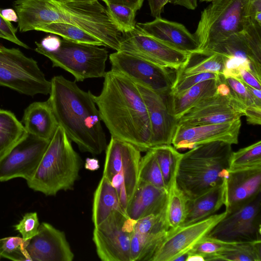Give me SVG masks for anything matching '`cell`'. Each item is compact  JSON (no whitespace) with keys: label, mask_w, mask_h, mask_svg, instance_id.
I'll return each mask as SVG.
<instances>
[{"label":"cell","mask_w":261,"mask_h":261,"mask_svg":"<svg viewBox=\"0 0 261 261\" xmlns=\"http://www.w3.org/2000/svg\"><path fill=\"white\" fill-rule=\"evenodd\" d=\"M102 90L93 95L101 121L111 137L128 142L141 152L151 148V127L146 106L136 83L110 70Z\"/></svg>","instance_id":"obj_1"},{"label":"cell","mask_w":261,"mask_h":261,"mask_svg":"<svg viewBox=\"0 0 261 261\" xmlns=\"http://www.w3.org/2000/svg\"><path fill=\"white\" fill-rule=\"evenodd\" d=\"M14 10L20 32L37 31L54 22L75 25L93 35L104 46L119 50L122 33L111 19L106 7L98 1L61 2L55 0H16Z\"/></svg>","instance_id":"obj_2"},{"label":"cell","mask_w":261,"mask_h":261,"mask_svg":"<svg viewBox=\"0 0 261 261\" xmlns=\"http://www.w3.org/2000/svg\"><path fill=\"white\" fill-rule=\"evenodd\" d=\"M50 83L47 100L68 138L83 152L97 155L105 151L107 139L93 94L62 75L54 76Z\"/></svg>","instance_id":"obj_3"},{"label":"cell","mask_w":261,"mask_h":261,"mask_svg":"<svg viewBox=\"0 0 261 261\" xmlns=\"http://www.w3.org/2000/svg\"><path fill=\"white\" fill-rule=\"evenodd\" d=\"M231 145L214 141L198 145L181 154L175 181L188 199L225 181L232 152Z\"/></svg>","instance_id":"obj_4"},{"label":"cell","mask_w":261,"mask_h":261,"mask_svg":"<svg viewBox=\"0 0 261 261\" xmlns=\"http://www.w3.org/2000/svg\"><path fill=\"white\" fill-rule=\"evenodd\" d=\"M82 160L70 140L59 125L43 155L28 187L46 196L71 190L79 177Z\"/></svg>","instance_id":"obj_5"},{"label":"cell","mask_w":261,"mask_h":261,"mask_svg":"<svg viewBox=\"0 0 261 261\" xmlns=\"http://www.w3.org/2000/svg\"><path fill=\"white\" fill-rule=\"evenodd\" d=\"M248 0H213L201 13L193 34L200 54L230 36L241 32L246 21Z\"/></svg>","instance_id":"obj_6"},{"label":"cell","mask_w":261,"mask_h":261,"mask_svg":"<svg viewBox=\"0 0 261 261\" xmlns=\"http://www.w3.org/2000/svg\"><path fill=\"white\" fill-rule=\"evenodd\" d=\"M35 50L48 58L53 67H60L70 73L75 82L87 79L104 77L108 51L100 46L77 43L61 39L59 48L55 51L45 50L35 42Z\"/></svg>","instance_id":"obj_7"},{"label":"cell","mask_w":261,"mask_h":261,"mask_svg":"<svg viewBox=\"0 0 261 261\" xmlns=\"http://www.w3.org/2000/svg\"><path fill=\"white\" fill-rule=\"evenodd\" d=\"M0 86L33 96L49 94L51 83L34 59L0 44Z\"/></svg>","instance_id":"obj_8"},{"label":"cell","mask_w":261,"mask_h":261,"mask_svg":"<svg viewBox=\"0 0 261 261\" xmlns=\"http://www.w3.org/2000/svg\"><path fill=\"white\" fill-rule=\"evenodd\" d=\"M102 176L115 189L126 208L138 185L141 151L133 145L111 137L106 149Z\"/></svg>","instance_id":"obj_9"},{"label":"cell","mask_w":261,"mask_h":261,"mask_svg":"<svg viewBox=\"0 0 261 261\" xmlns=\"http://www.w3.org/2000/svg\"><path fill=\"white\" fill-rule=\"evenodd\" d=\"M245 108L232 95L221 75L216 93L186 112L176 120L177 125L193 126L232 122L244 116Z\"/></svg>","instance_id":"obj_10"},{"label":"cell","mask_w":261,"mask_h":261,"mask_svg":"<svg viewBox=\"0 0 261 261\" xmlns=\"http://www.w3.org/2000/svg\"><path fill=\"white\" fill-rule=\"evenodd\" d=\"M135 222L125 211H117L94 226L92 240L101 260L130 261L131 238Z\"/></svg>","instance_id":"obj_11"},{"label":"cell","mask_w":261,"mask_h":261,"mask_svg":"<svg viewBox=\"0 0 261 261\" xmlns=\"http://www.w3.org/2000/svg\"><path fill=\"white\" fill-rule=\"evenodd\" d=\"M111 69L121 73L137 85L161 94L168 95L173 86L175 75L171 69L125 51L109 56Z\"/></svg>","instance_id":"obj_12"},{"label":"cell","mask_w":261,"mask_h":261,"mask_svg":"<svg viewBox=\"0 0 261 261\" xmlns=\"http://www.w3.org/2000/svg\"><path fill=\"white\" fill-rule=\"evenodd\" d=\"M260 193L249 202L226 214L206 235L227 242L261 240Z\"/></svg>","instance_id":"obj_13"},{"label":"cell","mask_w":261,"mask_h":261,"mask_svg":"<svg viewBox=\"0 0 261 261\" xmlns=\"http://www.w3.org/2000/svg\"><path fill=\"white\" fill-rule=\"evenodd\" d=\"M49 141L27 134L0 158V181L34 174Z\"/></svg>","instance_id":"obj_14"},{"label":"cell","mask_w":261,"mask_h":261,"mask_svg":"<svg viewBox=\"0 0 261 261\" xmlns=\"http://www.w3.org/2000/svg\"><path fill=\"white\" fill-rule=\"evenodd\" d=\"M119 50L175 70L186 64L191 54L168 46L146 34L136 24L133 30L122 33Z\"/></svg>","instance_id":"obj_15"},{"label":"cell","mask_w":261,"mask_h":261,"mask_svg":"<svg viewBox=\"0 0 261 261\" xmlns=\"http://www.w3.org/2000/svg\"><path fill=\"white\" fill-rule=\"evenodd\" d=\"M226 214L225 211L192 224L170 228L151 261H174L186 255Z\"/></svg>","instance_id":"obj_16"},{"label":"cell","mask_w":261,"mask_h":261,"mask_svg":"<svg viewBox=\"0 0 261 261\" xmlns=\"http://www.w3.org/2000/svg\"><path fill=\"white\" fill-rule=\"evenodd\" d=\"M241 126V119L219 124L193 126L177 125L171 144L177 150L190 149L214 141L236 144L238 143Z\"/></svg>","instance_id":"obj_17"},{"label":"cell","mask_w":261,"mask_h":261,"mask_svg":"<svg viewBox=\"0 0 261 261\" xmlns=\"http://www.w3.org/2000/svg\"><path fill=\"white\" fill-rule=\"evenodd\" d=\"M26 250L31 261H72L74 257L65 233L47 222L40 224Z\"/></svg>","instance_id":"obj_18"},{"label":"cell","mask_w":261,"mask_h":261,"mask_svg":"<svg viewBox=\"0 0 261 261\" xmlns=\"http://www.w3.org/2000/svg\"><path fill=\"white\" fill-rule=\"evenodd\" d=\"M147 110L151 127V148L171 145L177 120L169 113L167 96L137 85Z\"/></svg>","instance_id":"obj_19"},{"label":"cell","mask_w":261,"mask_h":261,"mask_svg":"<svg viewBox=\"0 0 261 261\" xmlns=\"http://www.w3.org/2000/svg\"><path fill=\"white\" fill-rule=\"evenodd\" d=\"M261 165L229 170L225 181V211L229 214L260 193Z\"/></svg>","instance_id":"obj_20"},{"label":"cell","mask_w":261,"mask_h":261,"mask_svg":"<svg viewBox=\"0 0 261 261\" xmlns=\"http://www.w3.org/2000/svg\"><path fill=\"white\" fill-rule=\"evenodd\" d=\"M136 25L146 34L174 49L191 54L201 53L195 37L181 23L160 17Z\"/></svg>","instance_id":"obj_21"},{"label":"cell","mask_w":261,"mask_h":261,"mask_svg":"<svg viewBox=\"0 0 261 261\" xmlns=\"http://www.w3.org/2000/svg\"><path fill=\"white\" fill-rule=\"evenodd\" d=\"M168 194V192L163 189L147 182L138 181L126 208V213L135 220L158 214L166 209Z\"/></svg>","instance_id":"obj_22"},{"label":"cell","mask_w":261,"mask_h":261,"mask_svg":"<svg viewBox=\"0 0 261 261\" xmlns=\"http://www.w3.org/2000/svg\"><path fill=\"white\" fill-rule=\"evenodd\" d=\"M26 132L50 141L59 126L48 100L31 103L24 110L22 121Z\"/></svg>","instance_id":"obj_23"},{"label":"cell","mask_w":261,"mask_h":261,"mask_svg":"<svg viewBox=\"0 0 261 261\" xmlns=\"http://www.w3.org/2000/svg\"><path fill=\"white\" fill-rule=\"evenodd\" d=\"M225 192V181L194 198L188 199L186 216L181 226L198 222L215 214L224 205Z\"/></svg>","instance_id":"obj_24"},{"label":"cell","mask_w":261,"mask_h":261,"mask_svg":"<svg viewBox=\"0 0 261 261\" xmlns=\"http://www.w3.org/2000/svg\"><path fill=\"white\" fill-rule=\"evenodd\" d=\"M220 79H210L190 87L177 94L167 96L170 114L176 120L202 99L214 95Z\"/></svg>","instance_id":"obj_25"},{"label":"cell","mask_w":261,"mask_h":261,"mask_svg":"<svg viewBox=\"0 0 261 261\" xmlns=\"http://www.w3.org/2000/svg\"><path fill=\"white\" fill-rule=\"evenodd\" d=\"M117 211L125 210L121 205L117 192L110 181L102 176L93 195L92 221L94 226L100 224Z\"/></svg>","instance_id":"obj_26"},{"label":"cell","mask_w":261,"mask_h":261,"mask_svg":"<svg viewBox=\"0 0 261 261\" xmlns=\"http://www.w3.org/2000/svg\"><path fill=\"white\" fill-rule=\"evenodd\" d=\"M225 66V58L220 54H192L186 64L176 70L175 81L201 73L211 72L222 75Z\"/></svg>","instance_id":"obj_27"},{"label":"cell","mask_w":261,"mask_h":261,"mask_svg":"<svg viewBox=\"0 0 261 261\" xmlns=\"http://www.w3.org/2000/svg\"><path fill=\"white\" fill-rule=\"evenodd\" d=\"M169 229L153 234L134 231L130 242V261H151Z\"/></svg>","instance_id":"obj_28"},{"label":"cell","mask_w":261,"mask_h":261,"mask_svg":"<svg viewBox=\"0 0 261 261\" xmlns=\"http://www.w3.org/2000/svg\"><path fill=\"white\" fill-rule=\"evenodd\" d=\"M27 134L13 113L0 109V158Z\"/></svg>","instance_id":"obj_29"},{"label":"cell","mask_w":261,"mask_h":261,"mask_svg":"<svg viewBox=\"0 0 261 261\" xmlns=\"http://www.w3.org/2000/svg\"><path fill=\"white\" fill-rule=\"evenodd\" d=\"M206 260L260 261L261 240L234 243L230 247L208 256Z\"/></svg>","instance_id":"obj_30"},{"label":"cell","mask_w":261,"mask_h":261,"mask_svg":"<svg viewBox=\"0 0 261 261\" xmlns=\"http://www.w3.org/2000/svg\"><path fill=\"white\" fill-rule=\"evenodd\" d=\"M188 199L177 187L175 179L170 185L166 208V219L169 228H175L184 223Z\"/></svg>","instance_id":"obj_31"},{"label":"cell","mask_w":261,"mask_h":261,"mask_svg":"<svg viewBox=\"0 0 261 261\" xmlns=\"http://www.w3.org/2000/svg\"><path fill=\"white\" fill-rule=\"evenodd\" d=\"M37 31L57 35L63 39L74 42L104 46L101 41L93 35L68 23H51L38 28Z\"/></svg>","instance_id":"obj_32"},{"label":"cell","mask_w":261,"mask_h":261,"mask_svg":"<svg viewBox=\"0 0 261 261\" xmlns=\"http://www.w3.org/2000/svg\"><path fill=\"white\" fill-rule=\"evenodd\" d=\"M160 167L165 182L168 188L175 179L181 154L171 145L151 148Z\"/></svg>","instance_id":"obj_33"},{"label":"cell","mask_w":261,"mask_h":261,"mask_svg":"<svg viewBox=\"0 0 261 261\" xmlns=\"http://www.w3.org/2000/svg\"><path fill=\"white\" fill-rule=\"evenodd\" d=\"M138 181L153 185L168 192L160 167L152 148L141 158L139 164Z\"/></svg>","instance_id":"obj_34"},{"label":"cell","mask_w":261,"mask_h":261,"mask_svg":"<svg viewBox=\"0 0 261 261\" xmlns=\"http://www.w3.org/2000/svg\"><path fill=\"white\" fill-rule=\"evenodd\" d=\"M261 165V141L232 151L229 170Z\"/></svg>","instance_id":"obj_35"},{"label":"cell","mask_w":261,"mask_h":261,"mask_svg":"<svg viewBox=\"0 0 261 261\" xmlns=\"http://www.w3.org/2000/svg\"><path fill=\"white\" fill-rule=\"evenodd\" d=\"M30 241L20 237H9L0 240V259L15 261H31L26 250Z\"/></svg>","instance_id":"obj_36"},{"label":"cell","mask_w":261,"mask_h":261,"mask_svg":"<svg viewBox=\"0 0 261 261\" xmlns=\"http://www.w3.org/2000/svg\"><path fill=\"white\" fill-rule=\"evenodd\" d=\"M105 4L111 19L122 33L128 32L135 28L137 11L123 5L109 3Z\"/></svg>","instance_id":"obj_37"},{"label":"cell","mask_w":261,"mask_h":261,"mask_svg":"<svg viewBox=\"0 0 261 261\" xmlns=\"http://www.w3.org/2000/svg\"><path fill=\"white\" fill-rule=\"evenodd\" d=\"M169 229L166 219V209L136 220L134 226V231L147 234L164 232Z\"/></svg>","instance_id":"obj_38"},{"label":"cell","mask_w":261,"mask_h":261,"mask_svg":"<svg viewBox=\"0 0 261 261\" xmlns=\"http://www.w3.org/2000/svg\"><path fill=\"white\" fill-rule=\"evenodd\" d=\"M234 243L222 241L206 236L199 241L188 252L200 255L204 259L208 256L230 247Z\"/></svg>","instance_id":"obj_39"},{"label":"cell","mask_w":261,"mask_h":261,"mask_svg":"<svg viewBox=\"0 0 261 261\" xmlns=\"http://www.w3.org/2000/svg\"><path fill=\"white\" fill-rule=\"evenodd\" d=\"M221 74L205 72L189 75L174 81L170 94H177L202 82L210 79H220Z\"/></svg>","instance_id":"obj_40"},{"label":"cell","mask_w":261,"mask_h":261,"mask_svg":"<svg viewBox=\"0 0 261 261\" xmlns=\"http://www.w3.org/2000/svg\"><path fill=\"white\" fill-rule=\"evenodd\" d=\"M39 225L37 213L31 212L26 213L13 227L24 240L30 241L37 234Z\"/></svg>","instance_id":"obj_41"},{"label":"cell","mask_w":261,"mask_h":261,"mask_svg":"<svg viewBox=\"0 0 261 261\" xmlns=\"http://www.w3.org/2000/svg\"><path fill=\"white\" fill-rule=\"evenodd\" d=\"M223 77L232 95L243 105L246 107L255 105L253 99L242 81L233 77Z\"/></svg>","instance_id":"obj_42"},{"label":"cell","mask_w":261,"mask_h":261,"mask_svg":"<svg viewBox=\"0 0 261 261\" xmlns=\"http://www.w3.org/2000/svg\"><path fill=\"white\" fill-rule=\"evenodd\" d=\"M17 29L2 15L0 9V34L1 38L7 40L26 49L30 47L22 42L16 35Z\"/></svg>","instance_id":"obj_43"},{"label":"cell","mask_w":261,"mask_h":261,"mask_svg":"<svg viewBox=\"0 0 261 261\" xmlns=\"http://www.w3.org/2000/svg\"><path fill=\"white\" fill-rule=\"evenodd\" d=\"M247 85L261 90V79L257 77L249 68L242 67L239 68L234 77Z\"/></svg>","instance_id":"obj_44"},{"label":"cell","mask_w":261,"mask_h":261,"mask_svg":"<svg viewBox=\"0 0 261 261\" xmlns=\"http://www.w3.org/2000/svg\"><path fill=\"white\" fill-rule=\"evenodd\" d=\"M246 17L252 22L261 24V0H248Z\"/></svg>","instance_id":"obj_45"},{"label":"cell","mask_w":261,"mask_h":261,"mask_svg":"<svg viewBox=\"0 0 261 261\" xmlns=\"http://www.w3.org/2000/svg\"><path fill=\"white\" fill-rule=\"evenodd\" d=\"M244 116L248 124L260 125L261 124V107L255 105L246 107Z\"/></svg>","instance_id":"obj_46"},{"label":"cell","mask_w":261,"mask_h":261,"mask_svg":"<svg viewBox=\"0 0 261 261\" xmlns=\"http://www.w3.org/2000/svg\"><path fill=\"white\" fill-rule=\"evenodd\" d=\"M61 39L55 35H48L42 39L40 43L41 46L46 50L55 51L60 47Z\"/></svg>","instance_id":"obj_47"},{"label":"cell","mask_w":261,"mask_h":261,"mask_svg":"<svg viewBox=\"0 0 261 261\" xmlns=\"http://www.w3.org/2000/svg\"><path fill=\"white\" fill-rule=\"evenodd\" d=\"M171 1L147 0L151 16L154 18L161 17L165 6L170 3Z\"/></svg>","instance_id":"obj_48"},{"label":"cell","mask_w":261,"mask_h":261,"mask_svg":"<svg viewBox=\"0 0 261 261\" xmlns=\"http://www.w3.org/2000/svg\"><path fill=\"white\" fill-rule=\"evenodd\" d=\"M105 3L121 5L128 7L136 11L140 10L142 6L144 0H100Z\"/></svg>","instance_id":"obj_49"},{"label":"cell","mask_w":261,"mask_h":261,"mask_svg":"<svg viewBox=\"0 0 261 261\" xmlns=\"http://www.w3.org/2000/svg\"><path fill=\"white\" fill-rule=\"evenodd\" d=\"M243 83L253 99L255 105L261 107V90L255 89L244 82Z\"/></svg>","instance_id":"obj_50"},{"label":"cell","mask_w":261,"mask_h":261,"mask_svg":"<svg viewBox=\"0 0 261 261\" xmlns=\"http://www.w3.org/2000/svg\"><path fill=\"white\" fill-rule=\"evenodd\" d=\"M170 3L184 7L189 10H195L197 6V0H171Z\"/></svg>","instance_id":"obj_51"},{"label":"cell","mask_w":261,"mask_h":261,"mask_svg":"<svg viewBox=\"0 0 261 261\" xmlns=\"http://www.w3.org/2000/svg\"><path fill=\"white\" fill-rule=\"evenodd\" d=\"M2 16L8 21L18 22V17L16 12L12 8L1 9Z\"/></svg>","instance_id":"obj_52"},{"label":"cell","mask_w":261,"mask_h":261,"mask_svg":"<svg viewBox=\"0 0 261 261\" xmlns=\"http://www.w3.org/2000/svg\"><path fill=\"white\" fill-rule=\"evenodd\" d=\"M85 168L91 171L98 170L99 167V161L95 158H87L85 160Z\"/></svg>","instance_id":"obj_53"},{"label":"cell","mask_w":261,"mask_h":261,"mask_svg":"<svg viewBox=\"0 0 261 261\" xmlns=\"http://www.w3.org/2000/svg\"><path fill=\"white\" fill-rule=\"evenodd\" d=\"M186 261H204L203 256L190 252H188L186 254Z\"/></svg>","instance_id":"obj_54"},{"label":"cell","mask_w":261,"mask_h":261,"mask_svg":"<svg viewBox=\"0 0 261 261\" xmlns=\"http://www.w3.org/2000/svg\"><path fill=\"white\" fill-rule=\"evenodd\" d=\"M56 1L61 2H92L99 0H55Z\"/></svg>","instance_id":"obj_55"},{"label":"cell","mask_w":261,"mask_h":261,"mask_svg":"<svg viewBox=\"0 0 261 261\" xmlns=\"http://www.w3.org/2000/svg\"><path fill=\"white\" fill-rule=\"evenodd\" d=\"M201 2H211L213 0H200Z\"/></svg>","instance_id":"obj_56"},{"label":"cell","mask_w":261,"mask_h":261,"mask_svg":"<svg viewBox=\"0 0 261 261\" xmlns=\"http://www.w3.org/2000/svg\"><path fill=\"white\" fill-rule=\"evenodd\" d=\"M0 38H1V34H0Z\"/></svg>","instance_id":"obj_57"}]
</instances>
